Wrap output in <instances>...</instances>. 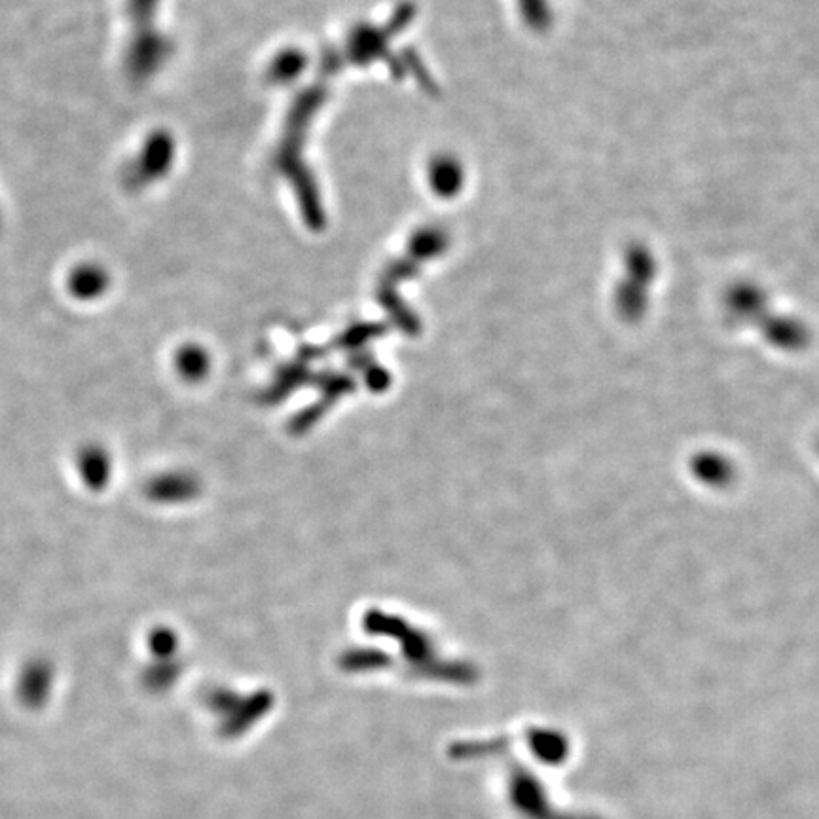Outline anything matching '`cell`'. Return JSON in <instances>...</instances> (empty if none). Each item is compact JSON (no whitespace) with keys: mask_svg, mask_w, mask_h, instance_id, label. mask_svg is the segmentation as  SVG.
I'll return each mask as SVG.
<instances>
[{"mask_svg":"<svg viewBox=\"0 0 819 819\" xmlns=\"http://www.w3.org/2000/svg\"><path fill=\"white\" fill-rule=\"evenodd\" d=\"M167 34L157 25L156 0H133L125 65L132 79L149 80L167 60Z\"/></svg>","mask_w":819,"mask_h":819,"instance_id":"1","label":"cell"},{"mask_svg":"<svg viewBox=\"0 0 819 819\" xmlns=\"http://www.w3.org/2000/svg\"><path fill=\"white\" fill-rule=\"evenodd\" d=\"M149 645L154 655L160 658H170L177 647V636L170 628H156L149 637Z\"/></svg>","mask_w":819,"mask_h":819,"instance_id":"7","label":"cell"},{"mask_svg":"<svg viewBox=\"0 0 819 819\" xmlns=\"http://www.w3.org/2000/svg\"><path fill=\"white\" fill-rule=\"evenodd\" d=\"M173 160V145L167 133H154L139 149V156L132 162V184L135 188H145L167 175Z\"/></svg>","mask_w":819,"mask_h":819,"instance_id":"2","label":"cell"},{"mask_svg":"<svg viewBox=\"0 0 819 819\" xmlns=\"http://www.w3.org/2000/svg\"><path fill=\"white\" fill-rule=\"evenodd\" d=\"M175 367L184 380H199L207 372V355L199 348L186 346L175 357Z\"/></svg>","mask_w":819,"mask_h":819,"instance_id":"6","label":"cell"},{"mask_svg":"<svg viewBox=\"0 0 819 819\" xmlns=\"http://www.w3.org/2000/svg\"><path fill=\"white\" fill-rule=\"evenodd\" d=\"M196 480L184 472H165L146 485V495L160 505H177L196 495Z\"/></svg>","mask_w":819,"mask_h":819,"instance_id":"3","label":"cell"},{"mask_svg":"<svg viewBox=\"0 0 819 819\" xmlns=\"http://www.w3.org/2000/svg\"><path fill=\"white\" fill-rule=\"evenodd\" d=\"M79 474L88 490H105L112 479L111 453L99 444L82 448L79 453Z\"/></svg>","mask_w":819,"mask_h":819,"instance_id":"4","label":"cell"},{"mask_svg":"<svg viewBox=\"0 0 819 819\" xmlns=\"http://www.w3.org/2000/svg\"><path fill=\"white\" fill-rule=\"evenodd\" d=\"M109 289V274L98 264H82L69 277V290L79 300H95Z\"/></svg>","mask_w":819,"mask_h":819,"instance_id":"5","label":"cell"}]
</instances>
